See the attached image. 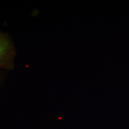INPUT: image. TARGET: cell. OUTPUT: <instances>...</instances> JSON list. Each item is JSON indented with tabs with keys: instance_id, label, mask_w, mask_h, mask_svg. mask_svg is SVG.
I'll return each instance as SVG.
<instances>
[{
	"instance_id": "obj_1",
	"label": "cell",
	"mask_w": 129,
	"mask_h": 129,
	"mask_svg": "<svg viewBox=\"0 0 129 129\" xmlns=\"http://www.w3.org/2000/svg\"><path fill=\"white\" fill-rule=\"evenodd\" d=\"M12 46L6 37L0 34V64H7L12 55Z\"/></svg>"
}]
</instances>
